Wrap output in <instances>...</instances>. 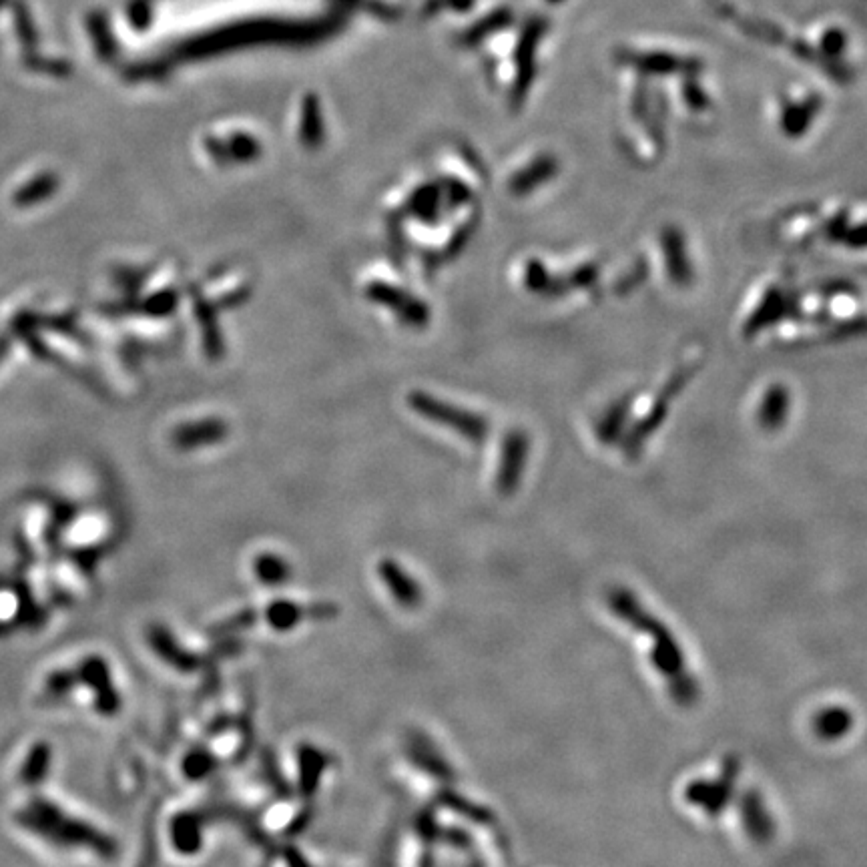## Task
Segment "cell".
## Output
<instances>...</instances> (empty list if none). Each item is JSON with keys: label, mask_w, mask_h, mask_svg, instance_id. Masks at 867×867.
I'll return each instance as SVG.
<instances>
[{"label": "cell", "mask_w": 867, "mask_h": 867, "mask_svg": "<svg viewBox=\"0 0 867 867\" xmlns=\"http://www.w3.org/2000/svg\"><path fill=\"white\" fill-rule=\"evenodd\" d=\"M528 456V436L522 430H510L502 442L500 466L496 472V490L504 496L516 492Z\"/></svg>", "instance_id": "cell-8"}, {"label": "cell", "mask_w": 867, "mask_h": 867, "mask_svg": "<svg viewBox=\"0 0 867 867\" xmlns=\"http://www.w3.org/2000/svg\"><path fill=\"white\" fill-rule=\"evenodd\" d=\"M619 61L635 67L647 75H673V73H687L695 75L701 71V63L693 59H685L671 53H633L625 51L619 53Z\"/></svg>", "instance_id": "cell-10"}, {"label": "cell", "mask_w": 867, "mask_h": 867, "mask_svg": "<svg viewBox=\"0 0 867 867\" xmlns=\"http://www.w3.org/2000/svg\"><path fill=\"white\" fill-rule=\"evenodd\" d=\"M269 621L277 629H289L298 621V607L289 603H277L269 609Z\"/></svg>", "instance_id": "cell-26"}, {"label": "cell", "mask_w": 867, "mask_h": 867, "mask_svg": "<svg viewBox=\"0 0 867 867\" xmlns=\"http://www.w3.org/2000/svg\"><path fill=\"white\" fill-rule=\"evenodd\" d=\"M15 823L61 849H89L103 859L117 855V841L113 837L41 795L29 799L15 813Z\"/></svg>", "instance_id": "cell-2"}, {"label": "cell", "mask_w": 867, "mask_h": 867, "mask_svg": "<svg viewBox=\"0 0 867 867\" xmlns=\"http://www.w3.org/2000/svg\"><path fill=\"white\" fill-rule=\"evenodd\" d=\"M229 438V424L221 418H205L187 422L171 432V444L181 452H191L205 446L221 444Z\"/></svg>", "instance_id": "cell-9"}, {"label": "cell", "mask_w": 867, "mask_h": 867, "mask_svg": "<svg viewBox=\"0 0 867 867\" xmlns=\"http://www.w3.org/2000/svg\"><path fill=\"white\" fill-rule=\"evenodd\" d=\"M73 669H75V677H77V687L85 685L91 689L93 699H95V709L101 715L113 717L121 711V697H119L117 687L113 683L111 669L103 657L89 655Z\"/></svg>", "instance_id": "cell-6"}, {"label": "cell", "mask_w": 867, "mask_h": 867, "mask_svg": "<svg viewBox=\"0 0 867 867\" xmlns=\"http://www.w3.org/2000/svg\"><path fill=\"white\" fill-rule=\"evenodd\" d=\"M811 729L825 743L841 741L853 729V713L843 705H829L813 715Z\"/></svg>", "instance_id": "cell-12"}, {"label": "cell", "mask_w": 867, "mask_h": 867, "mask_svg": "<svg viewBox=\"0 0 867 867\" xmlns=\"http://www.w3.org/2000/svg\"><path fill=\"white\" fill-rule=\"evenodd\" d=\"M207 765H209V759H207L203 753H195V755H191V757L187 759V763H185V773H187L189 777L197 779V777H201L203 773H207Z\"/></svg>", "instance_id": "cell-29"}, {"label": "cell", "mask_w": 867, "mask_h": 867, "mask_svg": "<svg viewBox=\"0 0 867 867\" xmlns=\"http://www.w3.org/2000/svg\"><path fill=\"white\" fill-rule=\"evenodd\" d=\"M249 296H251V289L247 285L245 287H237V289H233L231 294H227L225 298L219 300L217 308H237V306L245 304L249 300Z\"/></svg>", "instance_id": "cell-28"}, {"label": "cell", "mask_w": 867, "mask_h": 867, "mask_svg": "<svg viewBox=\"0 0 867 867\" xmlns=\"http://www.w3.org/2000/svg\"><path fill=\"white\" fill-rule=\"evenodd\" d=\"M364 296L388 312L394 314V318L412 330H424L430 324V308L420 298L412 296L406 289H400L398 285H392L388 281H372L366 285Z\"/></svg>", "instance_id": "cell-5"}, {"label": "cell", "mask_w": 867, "mask_h": 867, "mask_svg": "<svg viewBox=\"0 0 867 867\" xmlns=\"http://www.w3.org/2000/svg\"><path fill=\"white\" fill-rule=\"evenodd\" d=\"M550 3H560V0H550Z\"/></svg>", "instance_id": "cell-31"}, {"label": "cell", "mask_w": 867, "mask_h": 867, "mask_svg": "<svg viewBox=\"0 0 867 867\" xmlns=\"http://www.w3.org/2000/svg\"><path fill=\"white\" fill-rule=\"evenodd\" d=\"M193 312L199 322L203 352L211 362H217L225 354V342L221 336V328L217 322V306L209 302L199 289L193 292Z\"/></svg>", "instance_id": "cell-11"}, {"label": "cell", "mask_w": 867, "mask_h": 867, "mask_svg": "<svg viewBox=\"0 0 867 867\" xmlns=\"http://www.w3.org/2000/svg\"><path fill=\"white\" fill-rule=\"evenodd\" d=\"M255 572L263 583L279 585L287 578L289 566L277 554H261L259 558H255Z\"/></svg>", "instance_id": "cell-22"}, {"label": "cell", "mask_w": 867, "mask_h": 867, "mask_svg": "<svg viewBox=\"0 0 867 867\" xmlns=\"http://www.w3.org/2000/svg\"><path fill=\"white\" fill-rule=\"evenodd\" d=\"M171 837L179 851L193 853L199 847V825L197 819L191 815H179L175 817L171 825Z\"/></svg>", "instance_id": "cell-19"}, {"label": "cell", "mask_w": 867, "mask_h": 867, "mask_svg": "<svg viewBox=\"0 0 867 867\" xmlns=\"http://www.w3.org/2000/svg\"><path fill=\"white\" fill-rule=\"evenodd\" d=\"M77 689L75 669H57L47 675L43 683V695L47 701H63Z\"/></svg>", "instance_id": "cell-20"}, {"label": "cell", "mask_w": 867, "mask_h": 867, "mask_svg": "<svg viewBox=\"0 0 867 867\" xmlns=\"http://www.w3.org/2000/svg\"><path fill=\"white\" fill-rule=\"evenodd\" d=\"M408 406L412 412L422 416L428 422H434L438 426L454 430L458 436L480 444L488 436V422L484 416L446 404L444 400L428 394V392H410L408 394Z\"/></svg>", "instance_id": "cell-3"}, {"label": "cell", "mask_w": 867, "mask_h": 867, "mask_svg": "<svg viewBox=\"0 0 867 867\" xmlns=\"http://www.w3.org/2000/svg\"><path fill=\"white\" fill-rule=\"evenodd\" d=\"M474 231H476V217L464 221V223H462V225H460V227L450 235L448 245H446V249H444V253H442V259H454V257H458V255L466 249V245H468L470 237L474 235Z\"/></svg>", "instance_id": "cell-24"}, {"label": "cell", "mask_w": 867, "mask_h": 867, "mask_svg": "<svg viewBox=\"0 0 867 867\" xmlns=\"http://www.w3.org/2000/svg\"><path fill=\"white\" fill-rule=\"evenodd\" d=\"M207 151L219 165L229 163H249L259 157V143L247 135H235L229 141L211 139L207 143Z\"/></svg>", "instance_id": "cell-14"}, {"label": "cell", "mask_w": 867, "mask_h": 867, "mask_svg": "<svg viewBox=\"0 0 867 867\" xmlns=\"http://www.w3.org/2000/svg\"><path fill=\"white\" fill-rule=\"evenodd\" d=\"M741 775V759L737 755H727L721 761L719 775L715 779H693L687 783L683 797L689 805L697 807L709 817H719L727 811L737 795V781Z\"/></svg>", "instance_id": "cell-4"}, {"label": "cell", "mask_w": 867, "mask_h": 867, "mask_svg": "<svg viewBox=\"0 0 867 867\" xmlns=\"http://www.w3.org/2000/svg\"><path fill=\"white\" fill-rule=\"evenodd\" d=\"M847 37L841 29H829L823 37H821V51L829 57H839L845 49Z\"/></svg>", "instance_id": "cell-27"}, {"label": "cell", "mask_w": 867, "mask_h": 867, "mask_svg": "<svg viewBox=\"0 0 867 867\" xmlns=\"http://www.w3.org/2000/svg\"><path fill=\"white\" fill-rule=\"evenodd\" d=\"M695 79L691 77L687 83H685V89H683V93H685V99H687V103L691 105V107H705L707 105V97H705V93L697 87V83H693Z\"/></svg>", "instance_id": "cell-30"}, {"label": "cell", "mask_w": 867, "mask_h": 867, "mask_svg": "<svg viewBox=\"0 0 867 867\" xmlns=\"http://www.w3.org/2000/svg\"><path fill=\"white\" fill-rule=\"evenodd\" d=\"M605 603L617 621L651 641L649 659L663 679L671 701L683 709L695 707L701 701V683L689 667L681 641L671 627L627 587L609 589Z\"/></svg>", "instance_id": "cell-1"}, {"label": "cell", "mask_w": 867, "mask_h": 867, "mask_svg": "<svg viewBox=\"0 0 867 867\" xmlns=\"http://www.w3.org/2000/svg\"><path fill=\"white\" fill-rule=\"evenodd\" d=\"M821 107V99H817L815 95L809 97L803 103L797 105H785L783 115H781V127L787 135H801L805 133L809 121L815 117L817 109Z\"/></svg>", "instance_id": "cell-18"}, {"label": "cell", "mask_w": 867, "mask_h": 867, "mask_svg": "<svg viewBox=\"0 0 867 867\" xmlns=\"http://www.w3.org/2000/svg\"><path fill=\"white\" fill-rule=\"evenodd\" d=\"M179 304V296L173 289H165V292L153 294L147 302H143L141 312H145L147 316H155V318H165L171 316L175 312Z\"/></svg>", "instance_id": "cell-23"}, {"label": "cell", "mask_w": 867, "mask_h": 867, "mask_svg": "<svg viewBox=\"0 0 867 867\" xmlns=\"http://www.w3.org/2000/svg\"><path fill=\"white\" fill-rule=\"evenodd\" d=\"M558 171L556 159L550 155L538 157L534 163H530L528 167H524L520 173H516L508 185L510 193L516 197L528 195L530 191H534L538 185L546 183L548 179H552Z\"/></svg>", "instance_id": "cell-15"}, {"label": "cell", "mask_w": 867, "mask_h": 867, "mask_svg": "<svg viewBox=\"0 0 867 867\" xmlns=\"http://www.w3.org/2000/svg\"><path fill=\"white\" fill-rule=\"evenodd\" d=\"M410 217L424 225H438L444 215V197L440 185H422L406 201L404 209Z\"/></svg>", "instance_id": "cell-13"}, {"label": "cell", "mask_w": 867, "mask_h": 867, "mask_svg": "<svg viewBox=\"0 0 867 867\" xmlns=\"http://www.w3.org/2000/svg\"><path fill=\"white\" fill-rule=\"evenodd\" d=\"M149 641H151V647H153L161 657H165V661L173 663L175 667L185 669V667L191 665V663L187 661V655H185V653H183V651L173 643V639L169 637L167 631H163V629H159V627L151 629V631H149Z\"/></svg>", "instance_id": "cell-21"}, {"label": "cell", "mask_w": 867, "mask_h": 867, "mask_svg": "<svg viewBox=\"0 0 867 867\" xmlns=\"http://www.w3.org/2000/svg\"><path fill=\"white\" fill-rule=\"evenodd\" d=\"M51 763H53L51 745L47 741H37L27 751V757H25L21 771H19V781L23 785H29V787L43 783L51 771Z\"/></svg>", "instance_id": "cell-16"}, {"label": "cell", "mask_w": 867, "mask_h": 867, "mask_svg": "<svg viewBox=\"0 0 867 867\" xmlns=\"http://www.w3.org/2000/svg\"><path fill=\"white\" fill-rule=\"evenodd\" d=\"M380 574L384 583L390 587L394 597L404 605H414L418 601V587L414 585L412 578L394 562V560H382Z\"/></svg>", "instance_id": "cell-17"}, {"label": "cell", "mask_w": 867, "mask_h": 867, "mask_svg": "<svg viewBox=\"0 0 867 867\" xmlns=\"http://www.w3.org/2000/svg\"><path fill=\"white\" fill-rule=\"evenodd\" d=\"M737 807H739V819L743 831L753 843L765 845L775 837L777 823L759 789L743 791L737 799Z\"/></svg>", "instance_id": "cell-7"}, {"label": "cell", "mask_w": 867, "mask_h": 867, "mask_svg": "<svg viewBox=\"0 0 867 867\" xmlns=\"http://www.w3.org/2000/svg\"><path fill=\"white\" fill-rule=\"evenodd\" d=\"M442 197H444V207H448V211H456L458 207L466 205L470 201V189L468 185H464L458 179H446L442 185Z\"/></svg>", "instance_id": "cell-25"}]
</instances>
